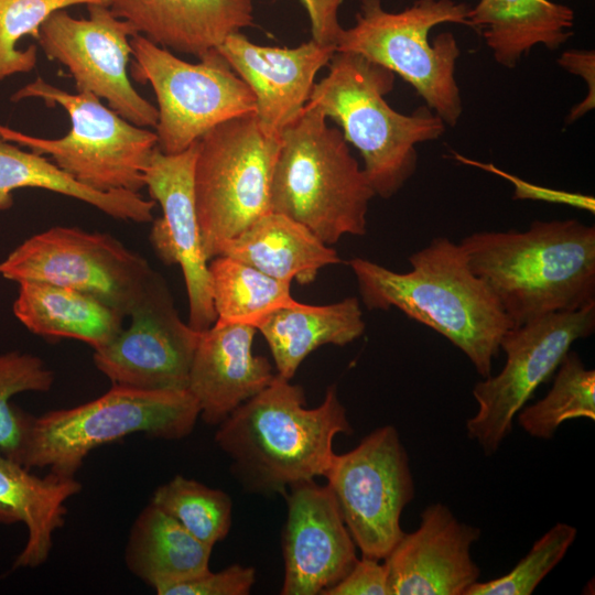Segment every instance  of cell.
Masks as SVG:
<instances>
[{
	"label": "cell",
	"mask_w": 595,
	"mask_h": 595,
	"mask_svg": "<svg viewBox=\"0 0 595 595\" xmlns=\"http://www.w3.org/2000/svg\"><path fill=\"white\" fill-rule=\"evenodd\" d=\"M400 273L370 260L349 266L369 310L396 307L434 329L462 350L483 377L491 375L504 334L512 327L500 303L470 269L462 246L435 237L409 257Z\"/></svg>",
	"instance_id": "6da1fadb"
},
{
	"label": "cell",
	"mask_w": 595,
	"mask_h": 595,
	"mask_svg": "<svg viewBox=\"0 0 595 595\" xmlns=\"http://www.w3.org/2000/svg\"><path fill=\"white\" fill-rule=\"evenodd\" d=\"M351 433L335 386L310 409L303 389L277 374L218 424L215 442L231 458L234 475L246 489L272 495L325 476L335 436Z\"/></svg>",
	"instance_id": "7a4b0ae2"
},
{
	"label": "cell",
	"mask_w": 595,
	"mask_h": 595,
	"mask_svg": "<svg viewBox=\"0 0 595 595\" xmlns=\"http://www.w3.org/2000/svg\"><path fill=\"white\" fill-rule=\"evenodd\" d=\"M459 245L512 327L595 303L594 226L534 220L526 231H478Z\"/></svg>",
	"instance_id": "3957f363"
},
{
	"label": "cell",
	"mask_w": 595,
	"mask_h": 595,
	"mask_svg": "<svg viewBox=\"0 0 595 595\" xmlns=\"http://www.w3.org/2000/svg\"><path fill=\"white\" fill-rule=\"evenodd\" d=\"M327 65L307 104L342 127L375 195L390 198L415 172L416 144L439 139L446 125L426 106L411 115L391 108L385 99L394 86L391 71L348 52H335Z\"/></svg>",
	"instance_id": "277c9868"
},
{
	"label": "cell",
	"mask_w": 595,
	"mask_h": 595,
	"mask_svg": "<svg viewBox=\"0 0 595 595\" xmlns=\"http://www.w3.org/2000/svg\"><path fill=\"white\" fill-rule=\"evenodd\" d=\"M306 104L280 136L271 210L309 228L332 246L344 235L364 236L375 192L343 133Z\"/></svg>",
	"instance_id": "5b68a950"
},
{
	"label": "cell",
	"mask_w": 595,
	"mask_h": 595,
	"mask_svg": "<svg viewBox=\"0 0 595 595\" xmlns=\"http://www.w3.org/2000/svg\"><path fill=\"white\" fill-rule=\"evenodd\" d=\"M470 7L454 0H415L391 12L381 0H360L355 24L343 29L336 52L360 55L410 84L445 125L454 127L462 115V98L455 79L461 51L450 32L430 31L443 23L468 26Z\"/></svg>",
	"instance_id": "8992f818"
},
{
	"label": "cell",
	"mask_w": 595,
	"mask_h": 595,
	"mask_svg": "<svg viewBox=\"0 0 595 595\" xmlns=\"http://www.w3.org/2000/svg\"><path fill=\"white\" fill-rule=\"evenodd\" d=\"M199 407L187 389L141 390L112 386L102 396L33 416L20 463L75 477L99 446L143 433L180 440L192 433Z\"/></svg>",
	"instance_id": "52a82bcc"
},
{
	"label": "cell",
	"mask_w": 595,
	"mask_h": 595,
	"mask_svg": "<svg viewBox=\"0 0 595 595\" xmlns=\"http://www.w3.org/2000/svg\"><path fill=\"white\" fill-rule=\"evenodd\" d=\"M26 98L61 106L69 117L68 133L46 139L0 125V139L48 155L76 181L97 191L139 193L145 186L144 172L158 147L155 132L126 120L90 93L71 94L42 77L11 96L14 102Z\"/></svg>",
	"instance_id": "ba28073f"
},
{
	"label": "cell",
	"mask_w": 595,
	"mask_h": 595,
	"mask_svg": "<svg viewBox=\"0 0 595 595\" xmlns=\"http://www.w3.org/2000/svg\"><path fill=\"white\" fill-rule=\"evenodd\" d=\"M280 138L267 136L253 112L224 121L197 141L194 194L208 260L271 210Z\"/></svg>",
	"instance_id": "9c48e42d"
},
{
	"label": "cell",
	"mask_w": 595,
	"mask_h": 595,
	"mask_svg": "<svg viewBox=\"0 0 595 595\" xmlns=\"http://www.w3.org/2000/svg\"><path fill=\"white\" fill-rule=\"evenodd\" d=\"M11 281H41L86 293L130 316L163 279L139 253L108 234L55 226L0 262Z\"/></svg>",
	"instance_id": "30bf717a"
},
{
	"label": "cell",
	"mask_w": 595,
	"mask_h": 595,
	"mask_svg": "<svg viewBox=\"0 0 595 595\" xmlns=\"http://www.w3.org/2000/svg\"><path fill=\"white\" fill-rule=\"evenodd\" d=\"M130 44L132 77L148 83L156 98L154 128L163 153L183 152L217 125L255 111L252 90L217 50L194 64L141 34Z\"/></svg>",
	"instance_id": "8fae6325"
},
{
	"label": "cell",
	"mask_w": 595,
	"mask_h": 595,
	"mask_svg": "<svg viewBox=\"0 0 595 595\" xmlns=\"http://www.w3.org/2000/svg\"><path fill=\"white\" fill-rule=\"evenodd\" d=\"M595 329V303L556 312L509 328L500 340L506 364L496 376L475 383L476 413L466 432L486 456L495 454L510 434L517 413L537 388L558 369L571 346Z\"/></svg>",
	"instance_id": "7c38bea8"
},
{
	"label": "cell",
	"mask_w": 595,
	"mask_h": 595,
	"mask_svg": "<svg viewBox=\"0 0 595 595\" xmlns=\"http://www.w3.org/2000/svg\"><path fill=\"white\" fill-rule=\"evenodd\" d=\"M324 477L361 556L383 560L403 536L401 513L415 496L398 430L380 426L335 454Z\"/></svg>",
	"instance_id": "4fadbf2b"
},
{
	"label": "cell",
	"mask_w": 595,
	"mask_h": 595,
	"mask_svg": "<svg viewBox=\"0 0 595 595\" xmlns=\"http://www.w3.org/2000/svg\"><path fill=\"white\" fill-rule=\"evenodd\" d=\"M87 10V19L74 18L65 9L52 13L40 28V47L48 60L68 69L78 93L105 99L136 126L155 127L158 108L137 91L128 76L134 29L108 6L90 4Z\"/></svg>",
	"instance_id": "5bb4252c"
},
{
	"label": "cell",
	"mask_w": 595,
	"mask_h": 595,
	"mask_svg": "<svg viewBox=\"0 0 595 595\" xmlns=\"http://www.w3.org/2000/svg\"><path fill=\"white\" fill-rule=\"evenodd\" d=\"M130 326L95 349L96 368L112 383L141 390L187 389L201 332L178 316L162 279L131 314Z\"/></svg>",
	"instance_id": "9a60e30c"
},
{
	"label": "cell",
	"mask_w": 595,
	"mask_h": 595,
	"mask_svg": "<svg viewBox=\"0 0 595 595\" xmlns=\"http://www.w3.org/2000/svg\"><path fill=\"white\" fill-rule=\"evenodd\" d=\"M196 152L197 142L176 154L163 153L156 147L145 169L144 182L163 214L152 220L150 242L164 263L181 267L188 298V325L203 332L216 322V313L195 206Z\"/></svg>",
	"instance_id": "2e32d148"
},
{
	"label": "cell",
	"mask_w": 595,
	"mask_h": 595,
	"mask_svg": "<svg viewBox=\"0 0 595 595\" xmlns=\"http://www.w3.org/2000/svg\"><path fill=\"white\" fill-rule=\"evenodd\" d=\"M289 489L281 594H323L350 571L358 559L356 544L327 485L312 479Z\"/></svg>",
	"instance_id": "e0dca14e"
},
{
	"label": "cell",
	"mask_w": 595,
	"mask_h": 595,
	"mask_svg": "<svg viewBox=\"0 0 595 595\" xmlns=\"http://www.w3.org/2000/svg\"><path fill=\"white\" fill-rule=\"evenodd\" d=\"M479 538V528L444 504L426 506L418 529L404 532L383 559L391 595H465L480 576L470 553Z\"/></svg>",
	"instance_id": "ac0fdd59"
},
{
	"label": "cell",
	"mask_w": 595,
	"mask_h": 595,
	"mask_svg": "<svg viewBox=\"0 0 595 595\" xmlns=\"http://www.w3.org/2000/svg\"><path fill=\"white\" fill-rule=\"evenodd\" d=\"M250 87L261 130L280 138L307 104L315 76L336 48L311 40L295 47L252 43L240 32L228 35L216 48Z\"/></svg>",
	"instance_id": "d6986e66"
},
{
	"label": "cell",
	"mask_w": 595,
	"mask_h": 595,
	"mask_svg": "<svg viewBox=\"0 0 595 595\" xmlns=\"http://www.w3.org/2000/svg\"><path fill=\"white\" fill-rule=\"evenodd\" d=\"M256 333L251 325L216 323L201 332L187 390L206 424H220L274 379L269 360L252 354Z\"/></svg>",
	"instance_id": "ffe728a7"
},
{
	"label": "cell",
	"mask_w": 595,
	"mask_h": 595,
	"mask_svg": "<svg viewBox=\"0 0 595 595\" xmlns=\"http://www.w3.org/2000/svg\"><path fill=\"white\" fill-rule=\"evenodd\" d=\"M109 8L137 34L199 60L253 25L251 0H110Z\"/></svg>",
	"instance_id": "44dd1931"
},
{
	"label": "cell",
	"mask_w": 595,
	"mask_h": 595,
	"mask_svg": "<svg viewBox=\"0 0 595 595\" xmlns=\"http://www.w3.org/2000/svg\"><path fill=\"white\" fill-rule=\"evenodd\" d=\"M0 453V523H24L28 539L12 570L44 564L54 533L65 523V502L82 490L75 477L48 473L40 477Z\"/></svg>",
	"instance_id": "7402d4cb"
},
{
	"label": "cell",
	"mask_w": 595,
	"mask_h": 595,
	"mask_svg": "<svg viewBox=\"0 0 595 595\" xmlns=\"http://www.w3.org/2000/svg\"><path fill=\"white\" fill-rule=\"evenodd\" d=\"M574 11L550 0H478L468 26L482 35L494 60L513 68L536 46L556 50L573 36Z\"/></svg>",
	"instance_id": "603a6c76"
},
{
	"label": "cell",
	"mask_w": 595,
	"mask_h": 595,
	"mask_svg": "<svg viewBox=\"0 0 595 595\" xmlns=\"http://www.w3.org/2000/svg\"><path fill=\"white\" fill-rule=\"evenodd\" d=\"M219 256H227L291 283L315 281L318 271L340 263L337 251L299 221L270 212L237 237L226 241Z\"/></svg>",
	"instance_id": "cb8c5ba5"
},
{
	"label": "cell",
	"mask_w": 595,
	"mask_h": 595,
	"mask_svg": "<svg viewBox=\"0 0 595 595\" xmlns=\"http://www.w3.org/2000/svg\"><path fill=\"white\" fill-rule=\"evenodd\" d=\"M13 313L33 334L78 339L94 350L110 343L123 328V316L99 300L41 281L19 282Z\"/></svg>",
	"instance_id": "d4e9b609"
},
{
	"label": "cell",
	"mask_w": 595,
	"mask_h": 595,
	"mask_svg": "<svg viewBox=\"0 0 595 595\" xmlns=\"http://www.w3.org/2000/svg\"><path fill=\"white\" fill-rule=\"evenodd\" d=\"M366 324L356 298L327 305L299 302L270 314L258 326L278 375L291 380L301 363L322 345L344 346L363 335Z\"/></svg>",
	"instance_id": "484cf974"
},
{
	"label": "cell",
	"mask_w": 595,
	"mask_h": 595,
	"mask_svg": "<svg viewBox=\"0 0 595 595\" xmlns=\"http://www.w3.org/2000/svg\"><path fill=\"white\" fill-rule=\"evenodd\" d=\"M212 549L150 502L131 527L125 561L133 575L156 591L208 571Z\"/></svg>",
	"instance_id": "4316f807"
},
{
	"label": "cell",
	"mask_w": 595,
	"mask_h": 595,
	"mask_svg": "<svg viewBox=\"0 0 595 595\" xmlns=\"http://www.w3.org/2000/svg\"><path fill=\"white\" fill-rule=\"evenodd\" d=\"M31 187L51 191L87 203L110 217L134 223L153 220V199L127 190L101 192L90 188L44 155L24 151L0 139V210L13 205L12 192Z\"/></svg>",
	"instance_id": "83f0119b"
},
{
	"label": "cell",
	"mask_w": 595,
	"mask_h": 595,
	"mask_svg": "<svg viewBox=\"0 0 595 595\" xmlns=\"http://www.w3.org/2000/svg\"><path fill=\"white\" fill-rule=\"evenodd\" d=\"M216 324L257 326L273 312L299 303L291 283L272 278L227 256L208 262Z\"/></svg>",
	"instance_id": "f1b7e54d"
},
{
	"label": "cell",
	"mask_w": 595,
	"mask_h": 595,
	"mask_svg": "<svg viewBox=\"0 0 595 595\" xmlns=\"http://www.w3.org/2000/svg\"><path fill=\"white\" fill-rule=\"evenodd\" d=\"M555 371L549 392L516 415L522 430L536 439H552L567 420H595V370L570 349Z\"/></svg>",
	"instance_id": "f546056e"
},
{
	"label": "cell",
	"mask_w": 595,
	"mask_h": 595,
	"mask_svg": "<svg viewBox=\"0 0 595 595\" xmlns=\"http://www.w3.org/2000/svg\"><path fill=\"white\" fill-rule=\"evenodd\" d=\"M150 502L212 548L226 538L231 526L228 494L182 475L159 486Z\"/></svg>",
	"instance_id": "4dcf8cb0"
},
{
	"label": "cell",
	"mask_w": 595,
	"mask_h": 595,
	"mask_svg": "<svg viewBox=\"0 0 595 595\" xmlns=\"http://www.w3.org/2000/svg\"><path fill=\"white\" fill-rule=\"evenodd\" d=\"M54 372L34 355L9 351L0 354V453L19 462L34 415L11 403L25 391L46 392Z\"/></svg>",
	"instance_id": "1f68e13d"
},
{
	"label": "cell",
	"mask_w": 595,
	"mask_h": 595,
	"mask_svg": "<svg viewBox=\"0 0 595 595\" xmlns=\"http://www.w3.org/2000/svg\"><path fill=\"white\" fill-rule=\"evenodd\" d=\"M109 3L110 0H0V80L35 67L36 46L21 51L17 43L25 35L36 40L41 25L52 13L73 6Z\"/></svg>",
	"instance_id": "d6a6232c"
},
{
	"label": "cell",
	"mask_w": 595,
	"mask_h": 595,
	"mask_svg": "<svg viewBox=\"0 0 595 595\" xmlns=\"http://www.w3.org/2000/svg\"><path fill=\"white\" fill-rule=\"evenodd\" d=\"M577 534V529L556 522L532 544L529 552L507 574L476 582L465 595H530L561 562Z\"/></svg>",
	"instance_id": "836d02e7"
},
{
	"label": "cell",
	"mask_w": 595,
	"mask_h": 595,
	"mask_svg": "<svg viewBox=\"0 0 595 595\" xmlns=\"http://www.w3.org/2000/svg\"><path fill=\"white\" fill-rule=\"evenodd\" d=\"M256 582L250 566L232 564L219 572L210 570L155 591L158 595H247Z\"/></svg>",
	"instance_id": "e575fe53"
},
{
	"label": "cell",
	"mask_w": 595,
	"mask_h": 595,
	"mask_svg": "<svg viewBox=\"0 0 595 595\" xmlns=\"http://www.w3.org/2000/svg\"><path fill=\"white\" fill-rule=\"evenodd\" d=\"M454 159L464 164L477 166L482 170L494 173L509 181L513 186V199L540 201L551 204L566 205L577 209L587 210L589 213L595 212V198L591 195L576 192L553 190L538 184H533L513 174L502 171L491 163H482L478 161H474L457 153H454Z\"/></svg>",
	"instance_id": "d590c367"
},
{
	"label": "cell",
	"mask_w": 595,
	"mask_h": 595,
	"mask_svg": "<svg viewBox=\"0 0 595 595\" xmlns=\"http://www.w3.org/2000/svg\"><path fill=\"white\" fill-rule=\"evenodd\" d=\"M379 561L357 559L350 571L323 595H391L386 565Z\"/></svg>",
	"instance_id": "8d00e7d4"
},
{
	"label": "cell",
	"mask_w": 595,
	"mask_h": 595,
	"mask_svg": "<svg viewBox=\"0 0 595 595\" xmlns=\"http://www.w3.org/2000/svg\"><path fill=\"white\" fill-rule=\"evenodd\" d=\"M310 19L312 40L336 48L343 28L338 11L345 0H299Z\"/></svg>",
	"instance_id": "74e56055"
},
{
	"label": "cell",
	"mask_w": 595,
	"mask_h": 595,
	"mask_svg": "<svg viewBox=\"0 0 595 595\" xmlns=\"http://www.w3.org/2000/svg\"><path fill=\"white\" fill-rule=\"evenodd\" d=\"M558 63L573 75L585 79L587 84V96L572 108L567 117V122H574L591 111L595 105V53L593 50H569L561 54Z\"/></svg>",
	"instance_id": "f35d334b"
}]
</instances>
